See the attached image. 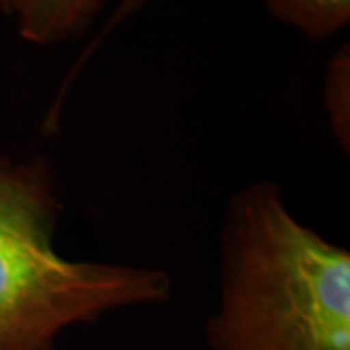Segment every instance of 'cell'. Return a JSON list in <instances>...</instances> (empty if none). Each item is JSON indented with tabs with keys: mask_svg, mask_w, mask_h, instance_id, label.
<instances>
[{
	"mask_svg": "<svg viewBox=\"0 0 350 350\" xmlns=\"http://www.w3.org/2000/svg\"><path fill=\"white\" fill-rule=\"evenodd\" d=\"M204 335L213 350H350V251L301 224L273 181L228 202Z\"/></svg>",
	"mask_w": 350,
	"mask_h": 350,
	"instance_id": "6da1fadb",
	"label": "cell"
},
{
	"mask_svg": "<svg viewBox=\"0 0 350 350\" xmlns=\"http://www.w3.org/2000/svg\"><path fill=\"white\" fill-rule=\"evenodd\" d=\"M61 211L43 156L16 160L0 152V350H57L68 327L172 296L162 269L61 255Z\"/></svg>",
	"mask_w": 350,
	"mask_h": 350,
	"instance_id": "7a4b0ae2",
	"label": "cell"
},
{
	"mask_svg": "<svg viewBox=\"0 0 350 350\" xmlns=\"http://www.w3.org/2000/svg\"><path fill=\"white\" fill-rule=\"evenodd\" d=\"M109 0H20L18 33L33 45L68 43L86 36Z\"/></svg>",
	"mask_w": 350,
	"mask_h": 350,
	"instance_id": "3957f363",
	"label": "cell"
},
{
	"mask_svg": "<svg viewBox=\"0 0 350 350\" xmlns=\"http://www.w3.org/2000/svg\"><path fill=\"white\" fill-rule=\"evenodd\" d=\"M269 14L310 39L333 38L350 22V0H262Z\"/></svg>",
	"mask_w": 350,
	"mask_h": 350,
	"instance_id": "277c9868",
	"label": "cell"
},
{
	"mask_svg": "<svg viewBox=\"0 0 350 350\" xmlns=\"http://www.w3.org/2000/svg\"><path fill=\"white\" fill-rule=\"evenodd\" d=\"M323 101L329 125L338 146L349 154L350 148V47L340 45L329 59L323 82Z\"/></svg>",
	"mask_w": 350,
	"mask_h": 350,
	"instance_id": "5b68a950",
	"label": "cell"
},
{
	"mask_svg": "<svg viewBox=\"0 0 350 350\" xmlns=\"http://www.w3.org/2000/svg\"><path fill=\"white\" fill-rule=\"evenodd\" d=\"M148 2H150V0H119V2H117V6L113 8V12L107 16L105 24L100 27L98 36L92 39V43L88 45L86 51L76 59L75 66H72V70H70L68 75L72 76V78H76V75L82 70V66L88 63V59H90L96 51L100 49V45L105 41V39L109 38V33H113V31H115V29H117L121 24H125L131 16H135L137 12H140Z\"/></svg>",
	"mask_w": 350,
	"mask_h": 350,
	"instance_id": "8992f818",
	"label": "cell"
},
{
	"mask_svg": "<svg viewBox=\"0 0 350 350\" xmlns=\"http://www.w3.org/2000/svg\"><path fill=\"white\" fill-rule=\"evenodd\" d=\"M18 4H20V0H0V12L12 14L14 16L16 8H18Z\"/></svg>",
	"mask_w": 350,
	"mask_h": 350,
	"instance_id": "52a82bcc",
	"label": "cell"
}]
</instances>
